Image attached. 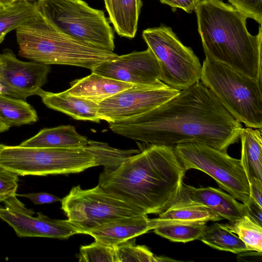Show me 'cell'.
I'll return each mask as SVG.
<instances>
[{
    "label": "cell",
    "mask_w": 262,
    "mask_h": 262,
    "mask_svg": "<svg viewBox=\"0 0 262 262\" xmlns=\"http://www.w3.org/2000/svg\"><path fill=\"white\" fill-rule=\"evenodd\" d=\"M108 124L115 134L150 145L194 142L225 152L243 128L200 80L146 113Z\"/></svg>",
    "instance_id": "6da1fadb"
},
{
    "label": "cell",
    "mask_w": 262,
    "mask_h": 262,
    "mask_svg": "<svg viewBox=\"0 0 262 262\" xmlns=\"http://www.w3.org/2000/svg\"><path fill=\"white\" fill-rule=\"evenodd\" d=\"M186 170L173 147L151 144L100 174L98 185L145 214H160L178 194Z\"/></svg>",
    "instance_id": "7a4b0ae2"
},
{
    "label": "cell",
    "mask_w": 262,
    "mask_h": 262,
    "mask_svg": "<svg viewBox=\"0 0 262 262\" xmlns=\"http://www.w3.org/2000/svg\"><path fill=\"white\" fill-rule=\"evenodd\" d=\"M195 11L206 57L224 63L262 83V27L256 35L247 18L222 0H200Z\"/></svg>",
    "instance_id": "3957f363"
},
{
    "label": "cell",
    "mask_w": 262,
    "mask_h": 262,
    "mask_svg": "<svg viewBox=\"0 0 262 262\" xmlns=\"http://www.w3.org/2000/svg\"><path fill=\"white\" fill-rule=\"evenodd\" d=\"M18 55L45 64H62L91 71L118 55L75 39L60 31L39 12L16 30Z\"/></svg>",
    "instance_id": "277c9868"
},
{
    "label": "cell",
    "mask_w": 262,
    "mask_h": 262,
    "mask_svg": "<svg viewBox=\"0 0 262 262\" xmlns=\"http://www.w3.org/2000/svg\"><path fill=\"white\" fill-rule=\"evenodd\" d=\"M201 82L225 109L246 127L262 128V83L231 67L206 57Z\"/></svg>",
    "instance_id": "5b68a950"
},
{
    "label": "cell",
    "mask_w": 262,
    "mask_h": 262,
    "mask_svg": "<svg viewBox=\"0 0 262 262\" xmlns=\"http://www.w3.org/2000/svg\"><path fill=\"white\" fill-rule=\"evenodd\" d=\"M38 11L63 33L113 51L114 34L103 11L82 0H38Z\"/></svg>",
    "instance_id": "8992f818"
},
{
    "label": "cell",
    "mask_w": 262,
    "mask_h": 262,
    "mask_svg": "<svg viewBox=\"0 0 262 262\" xmlns=\"http://www.w3.org/2000/svg\"><path fill=\"white\" fill-rule=\"evenodd\" d=\"M0 165L19 176L80 172L98 166L85 147L54 148L0 144Z\"/></svg>",
    "instance_id": "52a82bcc"
},
{
    "label": "cell",
    "mask_w": 262,
    "mask_h": 262,
    "mask_svg": "<svg viewBox=\"0 0 262 262\" xmlns=\"http://www.w3.org/2000/svg\"><path fill=\"white\" fill-rule=\"evenodd\" d=\"M61 203L68 220L85 234L115 220L145 214L98 185L89 189H83L80 185L73 187Z\"/></svg>",
    "instance_id": "ba28073f"
},
{
    "label": "cell",
    "mask_w": 262,
    "mask_h": 262,
    "mask_svg": "<svg viewBox=\"0 0 262 262\" xmlns=\"http://www.w3.org/2000/svg\"><path fill=\"white\" fill-rule=\"evenodd\" d=\"M175 154L186 171L195 169L212 178L219 186L237 201L247 204L250 200V183L241 160L223 151L199 143L173 146Z\"/></svg>",
    "instance_id": "9c48e42d"
},
{
    "label": "cell",
    "mask_w": 262,
    "mask_h": 262,
    "mask_svg": "<svg viewBox=\"0 0 262 262\" xmlns=\"http://www.w3.org/2000/svg\"><path fill=\"white\" fill-rule=\"evenodd\" d=\"M142 37L158 61L160 80L166 85L180 91L200 80L202 65L199 58L170 27L161 25L146 29Z\"/></svg>",
    "instance_id": "30bf717a"
},
{
    "label": "cell",
    "mask_w": 262,
    "mask_h": 262,
    "mask_svg": "<svg viewBox=\"0 0 262 262\" xmlns=\"http://www.w3.org/2000/svg\"><path fill=\"white\" fill-rule=\"evenodd\" d=\"M180 91L168 86L156 88L135 85L98 104L101 120L115 122L146 113L177 95Z\"/></svg>",
    "instance_id": "8fae6325"
},
{
    "label": "cell",
    "mask_w": 262,
    "mask_h": 262,
    "mask_svg": "<svg viewBox=\"0 0 262 262\" xmlns=\"http://www.w3.org/2000/svg\"><path fill=\"white\" fill-rule=\"evenodd\" d=\"M0 206V219L6 222L20 237H39L58 239L68 238L81 231L68 219L53 220L28 209L17 198L12 196Z\"/></svg>",
    "instance_id": "7c38bea8"
},
{
    "label": "cell",
    "mask_w": 262,
    "mask_h": 262,
    "mask_svg": "<svg viewBox=\"0 0 262 262\" xmlns=\"http://www.w3.org/2000/svg\"><path fill=\"white\" fill-rule=\"evenodd\" d=\"M92 72L134 85L156 88L167 86L160 80L159 63L149 48L143 51L118 55L99 64Z\"/></svg>",
    "instance_id": "4fadbf2b"
},
{
    "label": "cell",
    "mask_w": 262,
    "mask_h": 262,
    "mask_svg": "<svg viewBox=\"0 0 262 262\" xmlns=\"http://www.w3.org/2000/svg\"><path fill=\"white\" fill-rule=\"evenodd\" d=\"M50 65L17 59L9 49L0 54V83L11 97L26 100L47 82Z\"/></svg>",
    "instance_id": "5bb4252c"
},
{
    "label": "cell",
    "mask_w": 262,
    "mask_h": 262,
    "mask_svg": "<svg viewBox=\"0 0 262 262\" xmlns=\"http://www.w3.org/2000/svg\"><path fill=\"white\" fill-rule=\"evenodd\" d=\"M188 205L205 206L227 220L229 223L246 215L245 205L229 193L212 187L196 188L183 183L169 208Z\"/></svg>",
    "instance_id": "9a60e30c"
},
{
    "label": "cell",
    "mask_w": 262,
    "mask_h": 262,
    "mask_svg": "<svg viewBox=\"0 0 262 262\" xmlns=\"http://www.w3.org/2000/svg\"><path fill=\"white\" fill-rule=\"evenodd\" d=\"M153 229L151 219L143 214L115 220L90 231V235L103 245L115 247Z\"/></svg>",
    "instance_id": "2e32d148"
},
{
    "label": "cell",
    "mask_w": 262,
    "mask_h": 262,
    "mask_svg": "<svg viewBox=\"0 0 262 262\" xmlns=\"http://www.w3.org/2000/svg\"><path fill=\"white\" fill-rule=\"evenodd\" d=\"M36 95L49 108L66 114L78 120L100 123L98 104L90 100L69 94L66 91L52 93L39 89Z\"/></svg>",
    "instance_id": "e0dca14e"
},
{
    "label": "cell",
    "mask_w": 262,
    "mask_h": 262,
    "mask_svg": "<svg viewBox=\"0 0 262 262\" xmlns=\"http://www.w3.org/2000/svg\"><path fill=\"white\" fill-rule=\"evenodd\" d=\"M70 85L66 91L69 94L99 104L105 99L135 85L92 72L85 77L72 81Z\"/></svg>",
    "instance_id": "ac0fdd59"
},
{
    "label": "cell",
    "mask_w": 262,
    "mask_h": 262,
    "mask_svg": "<svg viewBox=\"0 0 262 262\" xmlns=\"http://www.w3.org/2000/svg\"><path fill=\"white\" fill-rule=\"evenodd\" d=\"M89 140L70 125L45 128L19 145L38 148H68L84 147Z\"/></svg>",
    "instance_id": "d6986e66"
},
{
    "label": "cell",
    "mask_w": 262,
    "mask_h": 262,
    "mask_svg": "<svg viewBox=\"0 0 262 262\" xmlns=\"http://www.w3.org/2000/svg\"><path fill=\"white\" fill-rule=\"evenodd\" d=\"M110 21L117 34L135 37L142 6L141 0H103Z\"/></svg>",
    "instance_id": "ffe728a7"
},
{
    "label": "cell",
    "mask_w": 262,
    "mask_h": 262,
    "mask_svg": "<svg viewBox=\"0 0 262 262\" xmlns=\"http://www.w3.org/2000/svg\"><path fill=\"white\" fill-rule=\"evenodd\" d=\"M239 139L242 144L240 160L249 182L253 179L262 182L261 129L243 127Z\"/></svg>",
    "instance_id": "44dd1931"
},
{
    "label": "cell",
    "mask_w": 262,
    "mask_h": 262,
    "mask_svg": "<svg viewBox=\"0 0 262 262\" xmlns=\"http://www.w3.org/2000/svg\"><path fill=\"white\" fill-rule=\"evenodd\" d=\"M39 13L36 2L18 0L5 7H0V43L11 31L17 29Z\"/></svg>",
    "instance_id": "7402d4cb"
},
{
    "label": "cell",
    "mask_w": 262,
    "mask_h": 262,
    "mask_svg": "<svg viewBox=\"0 0 262 262\" xmlns=\"http://www.w3.org/2000/svg\"><path fill=\"white\" fill-rule=\"evenodd\" d=\"M203 243L219 250L235 254L250 251L246 244L229 228L228 224L215 223L206 226L199 238Z\"/></svg>",
    "instance_id": "603a6c76"
},
{
    "label": "cell",
    "mask_w": 262,
    "mask_h": 262,
    "mask_svg": "<svg viewBox=\"0 0 262 262\" xmlns=\"http://www.w3.org/2000/svg\"><path fill=\"white\" fill-rule=\"evenodd\" d=\"M37 120L36 111L25 100L0 94V121L9 128Z\"/></svg>",
    "instance_id": "cb8c5ba5"
},
{
    "label": "cell",
    "mask_w": 262,
    "mask_h": 262,
    "mask_svg": "<svg viewBox=\"0 0 262 262\" xmlns=\"http://www.w3.org/2000/svg\"><path fill=\"white\" fill-rule=\"evenodd\" d=\"M223 219L211 209L200 205H188L170 207L151 219L153 229L161 223L172 222L219 221Z\"/></svg>",
    "instance_id": "d4e9b609"
},
{
    "label": "cell",
    "mask_w": 262,
    "mask_h": 262,
    "mask_svg": "<svg viewBox=\"0 0 262 262\" xmlns=\"http://www.w3.org/2000/svg\"><path fill=\"white\" fill-rule=\"evenodd\" d=\"M206 222H172L161 223L153 229L157 235L173 242L187 243L199 239Z\"/></svg>",
    "instance_id": "484cf974"
},
{
    "label": "cell",
    "mask_w": 262,
    "mask_h": 262,
    "mask_svg": "<svg viewBox=\"0 0 262 262\" xmlns=\"http://www.w3.org/2000/svg\"><path fill=\"white\" fill-rule=\"evenodd\" d=\"M85 148L95 158L98 165L104 166V169H112L119 165L128 157L139 152L138 150H122L110 146L107 143L89 140Z\"/></svg>",
    "instance_id": "4316f807"
},
{
    "label": "cell",
    "mask_w": 262,
    "mask_h": 262,
    "mask_svg": "<svg viewBox=\"0 0 262 262\" xmlns=\"http://www.w3.org/2000/svg\"><path fill=\"white\" fill-rule=\"evenodd\" d=\"M135 237L115 247V262H159L176 261L168 257L155 256L146 246L135 244Z\"/></svg>",
    "instance_id": "83f0119b"
},
{
    "label": "cell",
    "mask_w": 262,
    "mask_h": 262,
    "mask_svg": "<svg viewBox=\"0 0 262 262\" xmlns=\"http://www.w3.org/2000/svg\"><path fill=\"white\" fill-rule=\"evenodd\" d=\"M228 225L250 251L262 252V226L246 215Z\"/></svg>",
    "instance_id": "f1b7e54d"
},
{
    "label": "cell",
    "mask_w": 262,
    "mask_h": 262,
    "mask_svg": "<svg viewBox=\"0 0 262 262\" xmlns=\"http://www.w3.org/2000/svg\"><path fill=\"white\" fill-rule=\"evenodd\" d=\"M78 259L80 262H115L114 248L95 241L80 247Z\"/></svg>",
    "instance_id": "f546056e"
},
{
    "label": "cell",
    "mask_w": 262,
    "mask_h": 262,
    "mask_svg": "<svg viewBox=\"0 0 262 262\" xmlns=\"http://www.w3.org/2000/svg\"><path fill=\"white\" fill-rule=\"evenodd\" d=\"M228 1L247 18H252L262 25V0Z\"/></svg>",
    "instance_id": "4dcf8cb0"
},
{
    "label": "cell",
    "mask_w": 262,
    "mask_h": 262,
    "mask_svg": "<svg viewBox=\"0 0 262 262\" xmlns=\"http://www.w3.org/2000/svg\"><path fill=\"white\" fill-rule=\"evenodd\" d=\"M18 176L0 165V203L16 195Z\"/></svg>",
    "instance_id": "1f68e13d"
},
{
    "label": "cell",
    "mask_w": 262,
    "mask_h": 262,
    "mask_svg": "<svg viewBox=\"0 0 262 262\" xmlns=\"http://www.w3.org/2000/svg\"><path fill=\"white\" fill-rule=\"evenodd\" d=\"M16 196L27 198L35 205L52 203L61 201L59 198L47 192L29 193L27 194H16Z\"/></svg>",
    "instance_id": "d6a6232c"
},
{
    "label": "cell",
    "mask_w": 262,
    "mask_h": 262,
    "mask_svg": "<svg viewBox=\"0 0 262 262\" xmlns=\"http://www.w3.org/2000/svg\"><path fill=\"white\" fill-rule=\"evenodd\" d=\"M200 0H160L161 3L168 5L172 8H180L187 13L195 11Z\"/></svg>",
    "instance_id": "836d02e7"
},
{
    "label": "cell",
    "mask_w": 262,
    "mask_h": 262,
    "mask_svg": "<svg viewBox=\"0 0 262 262\" xmlns=\"http://www.w3.org/2000/svg\"><path fill=\"white\" fill-rule=\"evenodd\" d=\"M245 206L246 215L252 221L262 226V207L251 198Z\"/></svg>",
    "instance_id": "e575fe53"
},
{
    "label": "cell",
    "mask_w": 262,
    "mask_h": 262,
    "mask_svg": "<svg viewBox=\"0 0 262 262\" xmlns=\"http://www.w3.org/2000/svg\"><path fill=\"white\" fill-rule=\"evenodd\" d=\"M249 183L251 198L262 207V182L253 179Z\"/></svg>",
    "instance_id": "d590c367"
},
{
    "label": "cell",
    "mask_w": 262,
    "mask_h": 262,
    "mask_svg": "<svg viewBox=\"0 0 262 262\" xmlns=\"http://www.w3.org/2000/svg\"><path fill=\"white\" fill-rule=\"evenodd\" d=\"M18 0H0V7H5L10 5Z\"/></svg>",
    "instance_id": "8d00e7d4"
},
{
    "label": "cell",
    "mask_w": 262,
    "mask_h": 262,
    "mask_svg": "<svg viewBox=\"0 0 262 262\" xmlns=\"http://www.w3.org/2000/svg\"><path fill=\"white\" fill-rule=\"evenodd\" d=\"M0 94L10 96V94L6 88L0 83Z\"/></svg>",
    "instance_id": "74e56055"
},
{
    "label": "cell",
    "mask_w": 262,
    "mask_h": 262,
    "mask_svg": "<svg viewBox=\"0 0 262 262\" xmlns=\"http://www.w3.org/2000/svg\"><path fill=\"white\" fill-rule=\"evenodd\" d=\"M9 128L8 126L0 121V133L8 130Z\"/></svg>",
    "instance_id": "f35d334b"
}]
</instances>
